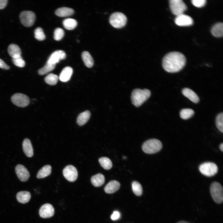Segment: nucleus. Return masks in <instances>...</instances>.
<instances>
[{"instance_id": "obj_28", "label": "nucleus", "mask_w": 223, "mask_h": 223, "mask_svg": "<svg viewBox=\"0 0 223 223\" xmlns=\"http://www.w3.org/2000/svg\"><path fill=\"white\" fill-rule=\"evenodd\" d=\"M99 162L104 169L109 170L112 167V163L111 160L107 157H102L98 160Z\"/></svg>"}, {"instance_id": "obj_15", "label": "nucleus", "mask_w": 223, "mask_h": 223, "mask_svg": "<svg viewBox=\"0 0 223 223\" xmlns=\"http://www.w3.org/2000/svg\"><path fill=\"white\" fill-rule=\"evenodd\" d=\"M183 94L195 103H198L199 98L197 94L192 90L188 88H185L182 91Z\"/></svg>"}, {"instance_id": "obj_5", "label": "nucleus", "mask_w": 223, "mask_h": 223, "mask_svg": "<svg viewBox=\"0 0 223 223\" xmlns=\"http://www.w3.org/2000/svg\"><path fill=\"white\" fill-rule=\"evenodd\" d=\"M127 21L126 16L120 12H115L112 14L110 16L109 22L114 28H120L124 27L126 24Z\"/></svg>"}, {"instance_id": "obj_22", "label": "nucleus", "mask_w": 223, "mask_h": 223, "mask_svg": "<svg viewBox=\"0 0 223 223\" xmlns=\"http://www.w3.org/2000/svg\"><path fill=\"white\" fill-rule=\"evenodd\" d=\"M91 115L90 112L87 110L81 113L78 116L77 120V124L80 126L85 124L89 120Z\"/></svg>"}, {"instance_id": "obj_21", "label": "nucleus", "mask_w": 223, "mask_h": 223, "mask_svg": "<svg viewBox=\"0 0 223 223\" xmlns=\"http://www.w3.org/2000/svg\"><path fill=\"white\" fill-rule=\"evenodd\" d=\"M8 52L9 55L12 58H15L21 56V50L19 47L14 44H10L8 48Z\"/></svg>"}, {"instance_id": "obj_32", "label": "nucleus", "mask_w": 223, "mask_h": 223, "mask_svg": "<svg viewBox=\"0 0 223 223\" xmlns=\"http://www.w3.org/2000/svg\"><path fill=\"white\" fill-rule=\"evenodd\" d=\"M133 191L135 195L140 196L142 192V188L140 184L138 182L134 181L132 184Z\"/></svg>"}, {"instance_id": "obj_10", "label": "nucleus", "mask_w": 223, "mask_h": 223, "mask_svg": "<svg viewBox=\"0 0 223 223\" xmlns=\"http://www.w3.org/2000/svg\"><path fill=\"white\" fill-rule=\"evenodd\" d=\"M63 174L67 180L71 182L75 181L78 176V173L76 168L71 165L65 167L63 169Z\"/></svg>"}, {"instance_id": "obj_33", "label": "nucleus", "mask_w": 223, "mask_h": 223, "mask_svg": "<svg viewBox=\"0 0 223 223\" xmlns=\"http://www.w3.org/2000/svg\"><path fill=\"white\" fill-rule=\"evenodd\" d=\"M34 36L37 40L42 41L44 40L46 38V36L43 29L41 27H37L34 31Z\"/></svg>"}, {"instance_id": "obj_9", "label": "nucleus", "mask_w": 223, "mask_h": 223, "mask_svg": "<svg viewBox=\"0 0 223 223\" xmlns=\"http://www.w3.org/2000/svg\"><path fill=\"white\" fill-rule=\"evenodd\" d=\"M12 103L19 107H24L29 104L30 100L29 97L24 94L17 93L14 94L11 97Z\"/></svg>"}, {"instance_id": "obj_2", "label": "nucleus", "mask_w": 223, "mask_h": 223, "mask_svg": "<svg viewBox=\"0 0 223 223\" xmlns=\"http://www.w3.org/2000/svg\"><path fill=\"white\" fill-rule=\"evenodd\" d=\"M151 94V92L148 89H135L132 93V103L135 106L139 107L150 97Z\"/></svg>"}, {"instance_id": "obj_17", "label": "nucleus", "mask_w": 223, "mask_h": 223, "mask_svg": "<svg viewBox=\"0 0 223 223\" xmlns=\"http://www.w3.org/2000/svg\"><path fill=\"white\" fill-rule=\"evenodd\" d=\"M72 72L73 69L71 67L69 66L66 67L61 71L59 79L61 81L67 82L70 80Z\"/></svg>"}, {"instance_id": "obj_3", "label": "nucleus", "mask_w": 223, "mask_h": 223, "mask_svg": "<svg viewBox=\"0 0 223 223\" xmlns=\"http://www.w3.org/2000/svg\"><path fill=\"white\" fill-rule=\"evenodd\" d=\"M161 142L156 139L148 140L144 143L142 145V149L147 154H152L159 151L162 147Z\"/></svg>"}, {"instance_id": "obj_42", "label": "nucleus", "mask_w": 223, "mask_h": 223, "mask_svg": "<svg viewBox=\"0 0 223 223\" xmlns=\"http://www.w3.org/2000/svg\"><path fill=\"white\" fill-rule=\"evenodd\" d=\"M177 223H190L184 221H181L178 222Z\"/></svg>"}, {"instance_id": "obj_30", "label": "nucleus", "mask_w": 223, "mask_h": 223, "mask_svg": "<svg viewBox=\"0 0 223 223\" xmlns=\"http://www.w3.org/2000/svg\"><path fill=\"white\" fill-rule=\"evenodd\" d=\"M59 79V77L57 75L51 73L46 76L45 81L49 85H54L56 84Z\"/></svg>"}, {"instance_id": "obj_37", "label": "nucleus", "mask_w": 223, "mask_h": 223, "mask_svg": "<svg viewBox=\"0 0 223 223\" xmlns=\"http://www.w3.org/2000/svg\"><path fill=\"white\" fill-rule=\"evenodd\" d=\"M191 2L194 6L198 7H203L206 3V1L205 0H192Z\"/></svg>"}, {"instance_id": "obj_11", "label": "nucleus", "mask_w": 223, "mask_h": 223, "mask_svg": "<svg viewBox=\"0 0 223 223\" xmlns=\"http://www.w3.org/2000/svg\"><path fill=\"white\" fill-rule=\"evenodd\" d=\"M175 22L179 26H188L193 24V20L190 16L183 14L176 16Z\"/></svg>"}, {"instance_id": "obj_4", "label": "nucleus", "mask_w": 223, "mask_h": 223, "mask_svg": "<svg viewBox=\"0 0 223 223\" xmlns=\"http://www.w3.org/2000/svg\"><path fill=\"white\" fill-rule=\"evenodd\" d=\"M210 191L212 197L215 203H221L223 200V189L219 182H214L211 185Z\"/></svg>"}, {"instance_id": "obj_23", "label": "nucleus", "mask_w": 223, "mask_h": 223, "mask_svg": "<svg viewBox=\"0 0 223 223\" xmlns=\"http://www.w3.org/2000/svg\"><path fill=\"white\" fill-rule=\"evenodd\" d=\"M31 198L30 193L27 191H21L16 195V198L19 202L24 203L29 201Z\"/></svg>"}, {"instance_id": "obj_39", "label": "nucleus", "mask_w": 223, "mask_h": 223, "mask_svg": "<svg viewBox=\"0 0 223 223\" xmlns=\"http://www.w3.org/2000/svg\"><path fill=\"white\" fill-rule=\"evenodd\" d=\"M0 68L8 70L10 68V67L3 60L0 59Z\"/></svg>"}, {"instance_id": "obj_31", "label": "nucleus", "mask_w": 223, "mask_h": 223, "mask_svg": "<svg viewBox=\"0 0 223 223\" xmlns=\"http://www.w3.org/2000/svg\"><path fill=\"white\" fill-rule=\"evenodd\" d=\"M194 113V111L191 109H183L180 111V115L182 119L187 120L191 117Z\"/></svg>"}, {"instance_id": "obj_13", "label": "nucleus", "mask_w": 223, "mask_h": 223, "mask_svg": "<svg viewBox=\"0 0 223 223\" xmlns=\"http://www.w3.org/2000/svg\"><path fill=\"white\" fill-rule=\"evenodd\" d=\"M15 171L17 177L22 181H25L29 178L30 174L27 169L23 165L19 164L15 168Z\"/></svg>"}, {"instance_id": "obj_29", "label": "nucleus", "mask_w": 223, "mask_h": 223, "mask_svg": "<svg viewBox=\"0 0 223 223\" xmlns=\"http://www.w3.org/2000/svg\"><path fill=\"white\" fill-rule=\"evenodd\" d=\"M56 64H50L47 62L46 65L38 71V73L41 75L46 74L53 70L55 68Z\"/></svg>"}, {"instance_id": "obj_20", "label": "nucleus", "mask_w": 223, "mask_h": 223, "mask_svg": "<svg viewBox=\"0 0 223 223\" xmlns=\"http://www.w3.org/2000/svg\"><path fill=\"white\" fill-rule=\"evenodd\" d=\"M74 13V11L72 9L68 7L59 8L55 11L56 15L61 17L70 16L72 15Z\"/></svg>"}, {"instance_id": "obj_19", "label": "nucleus", "mask_w": 223, "mask_h": 223, "mask_svg": "<svg viewBox=\"0 0 223 223\" xmlns=\"http://www.w3.org/2000/svg\"><path fill=\"white\" fill-rule=\"evenodd\" d=\"M211 33L214 36L217 37H222L223 35V24L219 22L215 24L211 28Z\"/></svg>"}, {"instance_id": "obj_38", "label": "nucleus", "mask_w": 223, "mask_h": 223, "mask_svg": "<svg viewBox=\"0 0 223 223\" xmlns=\"http://www.w3.org/2000/svg\"><path fill=\"white\" fill-rule=\"evenodd\" d=\"M120 216V212L118 211H115L111 216V218L113 220H115L119 219Z\"/></svg>"}, {"instance_id": "obj_14", "label": "nucleus", "mask_w": 223, "mask_h": 223, "mask_svg": "<svg viewBox=\"0 0 223 223\" xmlns=\"http://www.w3.org/2000/svg\"><path fill=\"white\" fill-rule=\"evenodd\" d=\"M66 57V54L64 51L57 50L51 54L47 62L50 64H56L60 60L64 59Z\"/></svg>"}, {"instance_id": "obj_26", "label": "nucleus", "mask_w": 223, "mask_h": 223, "mask_svg": "<svg viewBox=\"0 0 223 223\" xmlns=\"http://www.w3.org/2000/svg\"><path fill=\"white\" fill-rule=\"evenodd\" d=\"M51 172V166L49 165H45L39 171L37 177L38 178H44L50 175Z\"/></svg>"}, {"instance_id": "obj_25", "label": "nucleus", "mask_w": 223, "mask_h": 223, "mask_svg": "<svg viewBox=\"0 0 223 223\" xmlns=\"http://www.w3.org/2000/svg\"><path fill=\"white\" fill-rule=\"evenodd\" d=\"M82 60L85 65L87 67H92L94 64L93 59L90 53L88 51H83L81 55Z\"/></svg>"}, {"instance_id": "obj_35", "label": "nucleus", "mask_w": 223, "mask_h": 223, "mask_svg": "<svg viewBox=\"0 0 223 223\" xmlns=\"http://www.w3.org/2000/svg\"><path fill=\"white\" fill-rule=\"evenodd\" d=\"M64 32L63 29L58 28L55 30L54 32V38L56 41L61 40L64 35Z\"/></svg>"}, {"instance_id": "obj_1", "label": "nucleus", "mask_w": 223, "mask_h": 223, "mask_svg": "<svg viewBox=\"0 0 223 223\" xmlns=\"http://www.w3.org/2000/svg\"><path fill=\"white\" fill-rule=\"evenodd\" d=\"M186 58L182 53L177 51L169 52L164 57L162 66L168 72L174 73L181 70L184 67Z\"/></svg>"}, {"instance_id": "obj_41", "label": "nucleus", "mask_w": 223, "mask_h": 223, "mask_svg": "<svg viewBox=\"0 0 223 223\" xmlns=\"http://www.w3.org/2000/svg\"><path fill=\"white\" fill-rule=\"evenodd\" d=\"M219 148L220 150L222 151H223V143H222L220 144L219 146Z\"/></svg>"}, {"instance_id": "obj_27", "label": "nucleus", "mask_w": 223, "mask_h": 223, "mask_svg": "<svg viewBox=\"0 0 223 223\" xmlns=\"http://www.w3.org/2000/svg\"><path fill=\"white\" fill-rule=\"evenodd\" d=\"M63 27L66 29L71 30L74 29L76 27L77 23L75 19L67 18L63 20Z\"/></svg>"}, {"instance_id": "obj_40", "label": "nucleus", "mask_w": 223, "mask_h": 223, "mask_svg": "<svg viewBox=\"0 0 223 223\" xmlns=\"http://www.w3.org/2000/svg\"><path fill=\"white\" fill-rule=\"evenodd\" d=\"M7 0H0V9H3L6 7L7 4Z\"/></svg>"}, {"instance_id": "obj_12", "label": "nucleus", "mask_w": 223, "mask_h": 223, "mask_svg": "<svg viewBox=\"0 0 223 223\" xmlns=\"http://www.w3.org/2000/svg\"><path fill=\"white\" fill-rule=\"evenodd\" d=\"M55 210L53 206L49 203L42 205L39 211L40 216L43 218H50L53 216Z\"/></svg>"}, {"instance_id": "obj_6", "label": "nucleus", "mask_w": 223, "mask_h": 223, "mask_svg": "<svg viewBox=\"0 0 223 223\" xmlns=\"http://www.w3.org/2000/svg\"><path fill=\"white\" fill-rule=\"evenodd\" d=\"M169 4L172 13L176 16L183 14L187 8L186 5L182 0H170Z\"/></svg>"}, {"instance_id": "obj_8", "label": "nucleus", "mask_w": 223, "mask_h": 223, "mask_svg": "<svg viewBox=\"0 0 223 223\" xmlns=\"http://www.w3.org/2000/svg\"><path fill=\"white\" fill-rule=\"evenodd\" d=\"M20 19L21 24L24 26L29 27L32 26L35 22V13L31 11H24L21 12Z\"/></svg>"}, {"instance_id": "obj_7", "label": "nucleus", "mask_w": 223, "mask_h": 223, "mask_svg": "<svg viewBox=\"0 0 223 223\" xmlns=\"http://www.w3.org/2000/svg\"><path fill=\"white\" fill-rule=\"evenodd\" d=\"M200 172L203 175L211 177L215 175L217 172L218 167L214 163L208 162L201 164L199 168Z\"/></svg>"}, {"instance_id": "obj_18", "label": "nucleus", "mask_w": 223, "mask_h": 223, "mask_svg": "<svg viewBox=\"0 0 223 223\" xmlns=\"http://www.w3.org/2000/svg\"><path fill=\"white\" fill-rule=\"evenodd\" d=\"M120 186V184L118 181L115 180L111 181L105 186L104 190L107 193H112L117 191Z\"/></svg>"}, {"instance_id": "obj_36", "label": "nucleus", "mask_w": 223, "mask_h": 223, "mask_svg": "<svg viewBox=\"0 0 223 223\" xmlns=\"http://www.w3.org/2000/svg\"><path fill=\"white\" fill-rule=\"evenodd\" d=\"M12 61L13 63L18 67L22 68L25 65V62L21 56L15 58H12Z\"/></svg>"}, {"instance_id": "obj_34", "label": "nucleus", "mask_w": 223, "mask_h": 223, "mask_svg": "<svg viewBox=\"0 0 223 223\" xmlns=\"http://www.w3.org/2000/svg\"><path fill=\"white\" fill-rule=\"evenodd\" d=\"M216 125L218 129L223 132V113L221 112L216 116Z\"/></svg>"}, {"instance_id": "obj_16", "label": "nucleus", "mask_w": 223, "mask_h": 223, "mask_svg": "<svg viewBox=\"0 0 223 223\" xmlns=\"http://www.w3.org/2000/svg\"><path fill=\"white\" fill-rule=\"evenodd\" d=\"M23 148L25 155L28 157H32L33 155V149L30 140L27 138L23 141Z\"/></svg>"}, {"instance_id": "obj_24", "label": "nucleus", "mask_w": 223, "mask_h": 223, "mask_svg": "<svg viewBox=\"0 0 223 223\" xmlns=\"http://www.w3.org/2000/svg\"><path fill=\"white\" fill-rule=\"evenodd\" d=\"M92 184L95 187L102 185L105 181V177L103 175L99 173L92 176L91 179Z\"/></svg>"}]
</instances>
